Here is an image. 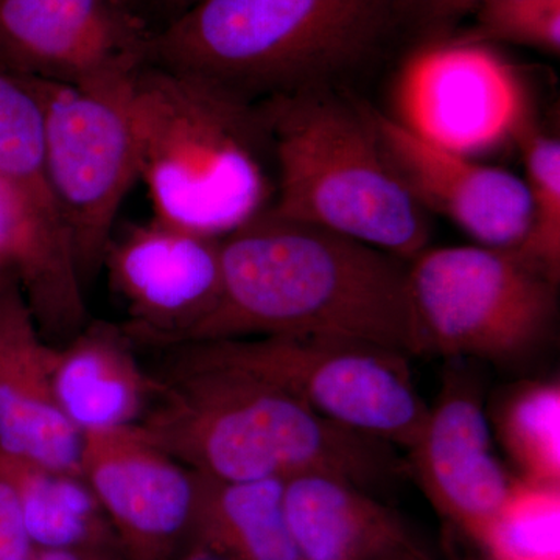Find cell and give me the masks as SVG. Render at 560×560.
I'll list each match as a JSON object with an SVG mask.
<instances>
[{
    "mask_svg": "<svg viewBox=\"0 0 560 560\" xmlns=\"http://www.w3.org/2000/svg\"><path fill=\"white\" fill-rule=\"evenodd\" d=\"M408 270L394 254L267 208L221 237L219 300L183 345L305 337L420 355Z\"/></svg>",
    "mask_w": 560,
    "mask_h": 560,
    "instance_id": "cell-1",
    "label": "cell"
},
{
    "mask_svg": "<svg viewBox=\"0 0 560 560\" xmlns=\"http://www.w3.org/2000/svg\"><path fill=\"white\" fill-rule=\"evenodd\" d=\"M175 361L160 381V404L136 427L190 470L234 482L326 474L366 490L399 474L393 445L342 429L242 372Z\"/></svg>",
    "mask_w": 560,
    "mask_h": 560,
    "instance_id": "cell-2",
    "label": "cell"
},
{
    "mask_svg": "<svg viewBox=\"0 0 560 560\" xmlns=\"http://www.w3.org/2000/svg\"><path fill=\"white\" fill-rule=\"evenodd\" d=\"M128 105L153 217L224 237L268 208L275 160L259 103L145 62L131 77Z\"/></svg>",
    "mask_w": 560,
    "mask_h": 560,
    "instance_id": "cell-3",
    "label": "cell"
},
{
    "mask_svg": "<svg viewBox=\"0 0 560 560\" xmlns=\"http://www.w3.org/2000/svg\"><path fill=\"white\" fill-rule=\"evenodd\" d=\"M407 0H201L151 35L147 62L254 103L330 90L378 49Z\"/></svg>",
    "mask_w": 560,
    "mask_h": 560,
    "instance_id": "cell-4",
    "label": "cell"
},
{
    "mask_svg": "<svg viewBox=\"0 0 560 560\" xmlns=\"http://www.w3.org/2000/svg\"><path fill=\"white\" fill-rule=\"evenodd\" d=\"M276 167L271 212L411 261L430 238L425 210L386 158L368 108L330 90L259 102Z\"/></svg>",
    "mask_w": 560,
    "mask_h": 560,
    "instance_id": "cell-5",
    "label": "cell"
},
{
    "mask_svg": "<svg viewBox=\"0 0 560 560\" xmlns=\"http://www.w3.org/2000/svg\"><path fill=\"white\" fill-rule=\"evenodd\" d=\"M408 290L420 355L510 363L550 334L558 282L515 249L448 246L410 261Z\"/></svg>",
    "mask_w": 560,
    "mask_h": 560,
    "instance_id": "cell-6",
    "label": "cell"
},
{
    "mask_svg": "<svg viewBox=\"0 0 560 560\" xmlns=\"http://www.w3.org/2000/svg\"><path fill=\"white\" fill-rule=\"evenodd\" d=\"M197 363L275 386L320 418L410 451L429 415L407 357L361 342L249 337L175 346Z\"/></svg>",
    "mask_w": 560,
    "mask_h": 560,
    "instance_id": "cell-7",
    "label": "cell"
},
{
    "mask_svg": "<svg viewBox=\"0 0 560 560\" xmlns=\"http://www.w3.org/2000/svg\"><path fill=\"white\" fill-rule=\"evenodd\" d=\"M131 77L91 86L35 79L44 106L47 184L84 287L102 270L121 202L139 180Z\"/></svg>",
    "mask_w": 560,
    "mask_h": 560,
    "instance_id": "cell-8",
    "label": "cell"
},
{
    "mask_svg": "<svg viewBox=\"0 0 560 560\" xmlns=\"http://www.w3.org/2000/svg\"><path fill=\"white\" fill-rule=\"evenodd\" d=\"M397 121L427 142L475 158L517 140L529 103L517 69L488 43L433 44L405 62Z\"/></svg>",
    "mask_w": 560,
    "mask_h": 560,
    "instance_id": "cell-9",
    "label": "cell"
},
{
    "mask_svg": "<svg viewBox=\"0 0 560 560\" xmlns=\"http://www.w3.org/2000/svg\"><path fill=\"white\" fill-rule=\"evenodd\" d=\"M80 471L127 560H172L189 547L198 474L138 427L83 433Z\"/></svg>",
    "mask_w": 560,
    "mask_h": 560,
    "instance_id": "cell-10",
    "label": "cell"
},
{
    "mask_svg": "<svg viewBox=\"0 0 560 560\" xmlns=\"http://www.w3.org/2000/svg\"><path fill=\"white\" fill-rule=\"evenodd\" d=\"M150 38L124 0H0V62L32 79H128L145 65Z\"/></svg>",
    "mask_w": 560,
    "mask_h": 560,
    "instance_id": "cell-11",
    "label": "cell"
},
{
    "mask_svg": "<svg viewBox=\"0 0 560 560\" xmlns=\"http://www.w3.org/2000/svg\"><path fill=\"white\" fill-rule=\"evenodd\" d=\"M103 265L140 340L183 345L220 296L221 237L156 217L110 238Z\"/></svg>",
    "mask_w": 560,
    "mask_h": 560,
    "instance_id": "cell-12",
    "label": "cell"
},
{
    "mask_svg": "<svg viewBox=\"0 0 560 560\" xmlns=\"http://www.w3.org/2000/svg\"><path fill=\"white\" fill-rule=\"evenodd\" d=\"M453 361L410 448V469L434 511L478 545L514 477L493 453L480 381Z\"/></svg>",
    "mask_w": 560,
    "mask_h": 560,
    "instance_id": "cell-13",
    "label": "cell"
},
{
    "mask_svg": "<svg viewBox=\"0 0 560 560\" xmlns=\"http://www.w3.org/2000/svg\"><path fill=\"white\" fill-rule=\"evenodd\" d=\"M383 151L423 210H434L478 245L517 249L530 228L525 179L427 142L394 117L368 109Z\"/></svg>",
    "mask_w": 560,
    "mask_h": 560,
    "instance_id": "cell-14",
    "label": "cell"
},
{
    "mask_svg": "<svg viewBox=\"0 0 560 560\" xmlns=\"http://www.w3.org/2000/svg\"><path fill=\"white\" fill-rule=\"evenodd\" d=\"M55 355L16 280L0 271V451L81 475L83 434L55 396Z\"/></svg>",
    "mask_w": 560,
    "mask_h": 560,
    "instance_id": "cell-15",
    "label": "cell"
},
{
    "mask_svg": "<svg viewBox=\"0 0 560 560\" xmlns=\"http://www.w3.org/2000/svg\"><path fill=\"white\" fill-rule=\"evenodd\" d=\"M0 271L16 280L51 345L88 324L84 283L68 226L54 201L0 176Z\"/></svg>",
    "mask_w": 560,
    "mask_h": 560,
    "instance_id": "cell-16",
    "label": "cell"
},
{
    "mask_svg": "<svg viewBox=\"0 0 560 560\" xmlns=\"http://www.w3.org/2000/svg\"><path fill=\"white\" fill-rule=\"evenodd\" d=\"M283 510L301 560H399L423 551L400 514L334 475L283 481Z\"/></svg>",
    "mask_w": 560,
    "mask_h": 560,
    "instance_id": "cell-17",
    "label": "cell"
},
{
    "mask_svg": "<svg viewBox=\"0 0 560 560\" xmlns=\"http://www.w3.org/2000/svg\"><path fill=\"white\" fill-rule=\"evenodd\" d=\"M54 389L61 411L83 434L138 425L160 394V381L142 370L128 335L97 323L57 346Z\"/></svg>",
    "mask_w": 560,
    "mask_h": 560,
    "instance_id": "cell-18",
    "label": "cell"
},
{
    "mask_svg": "<svg viewBox=\"0 0 560 560\" xmlns=\"http://www.w3.org/2000/svg\"><path fill=\"white\" fill-rule=\"evenodd\" d=\"M190 544L224 560H301L283 510V481H220L198 474Z\"/></svg>",
    "mask_w": 560,
    "mask_h": 560,
    "instance_id": "cell-19",
    "label": "cell"
},
{
    "mask_svg": "<svg viewBox=\"0 0 560 560\" xmlns=\"http://www.w3.org/2000/svg\"><path fill=\"white\" fill-rule=\"evenodd\" d=\"M0 478L16 493L36 550L119 548L105 512L81 475L0 451Z\"/></svg>",
    "mask_w": 560,
    "mask_h": 560,
    "instance_id": "cell-20",
    "label": "cell"
},
{
    "mask_svg": "<svg viewBox=\"0 0 560 560\" xmlns=\"http://www.w3.org/2000/svg\"><path fill=\"white\" fill-rule=\"evenodd\" d=\"M490 425L521 480L560 486V383L511 386L490 411Z\"/></svg>",
    "mask_w": 560,
    "mask_h": 560,
    "instance_id": "cell-21",
    "label": "cell"
},
{
    "mask_svg": "<svg viewBox=\"0 0 560 560\" xmlns=\"http://www.w3.org/2000/svg\"><path fill=\"white\" fill-rule=\"evenodd\" d=\"M478 547L482 560H560V486L514 477Z\"/></svg>",
    "mask_w": 560,
    "mask_h": 560,
    "instance_id": "cell-22",
    "label": "cell"
},
{
    "mask_svg": "<svg viewBox=\"0 0 560 560\" xmlns=\"http://www.w3.org/2000/svg\"><path fill=\"white\" fill-rule=\"evenodd\" d=\"M0 176L54 201L46 176L44 106L35 79L14 72L2 62Z\"/></svg>",
    "mask_w": 560,
    "mask_h": 560,
    "instance_id": "cell-23",
    "label": "cell"
},
{
    "mask_svg": "<svg viewBox=\"0 0 560 560\" xmlns=\"http://www.w3.org/2000/svg\"><path fill=\"white\" fill-rule=\"evenodd\" d=\"M526 172L530 228L517 253L559 283L560 276V143L526 125L517 140Z\"/></svg>",
    "mask_w": 560,
    "mask_h": 560,
    "instance_id": "cell-24",
    "label": "cell"
},
{
    "mask_svg": "<svg viewBox=\"0 0 560 560\" xmlns=\"http://www.w3.org/2000/svg\"><path fill=\"white\" fill-rule=\"evenodd\" d=\"M474 13L477 33L471 39L559 55L560 0H480Z\"/></svg>",
    "mask_w": 560,
    "mask_h": 560,
    "instance_id": "cell-25",
    "label": "cell"
},
{
    "mask_svg": "<svg viewBox=\"0 0 560 560\" xmlns=\"http://www.w3.org/2000/svg\"><path fill=\"white\" fill-rule=\"evenodd\" d=\"M35 551L16 493L0 478V560H32Z\"/></svg>",
    "mask_w": 560,
    "mask_h": 560,
    "instance_id": "cell-26",
    "label": "cell"
},
{
    "mask_svg": "<svg viewBox=\"0 0 560 560\" xmlns=\"http://www.w3.org/2000/svg\"><path fill=\"white\" fill-rule=\"evenodd\" d=\"M151 35L171 25L201 0H124Z\"/></svg>",
    "mask_w": 560,
    "mask_h": 560,
    "instance_id": "cell-27",
    "label": "cell"
},
{
    "mask_svg": "<svg viewBox=\"0 0 560 560\" xmlns=\"http://www.w3.org/2000/svg\"><path fill=\"white\" fill-rule=\"evenodd\" d=\"M32 560H127L119 548L75 547L36 550Z\"/></svg>",
    "mask_w": 560,
    "mask_h": 560,
    "instance_id": "cell-28",
    "label": "cell"
},
{
    "mask_svg": "<svg viewBox=\"0 0 560 560\" xmlns=\"http://www.w3.org/2000/svg\"><path fill=\"white\" fill-rule=\"evenodd\" d=\"M430 11L440 20H453L471 13L480 0H427Z\"/></svg>",
    "mask_w": 560,
    "mask_h": 560,
    "instance_id": "cell-29",
    "label": "cell"
},
{
    "mask_svg": "<svg viewBox=\"0 0 560 560\" xmlns=\"http://www.w3.org/2000/svg\"><path fill=\"white\" fill-rule=\"evenodd\" d=\"M172 560H224L221 559L220 556H217L215 552L206 550L205 547H200V545L190 544L186 550L179 552L175 559Z\"/></svg>",
    "mask_w": 560,
    "mask_h": 560,
    "instance_id": "cell-30",
    "label": "cell"
},
{
    "mask_svg": "<svg viewBox=\"0 0 560 560\" xmlns=\"http://www.w3.org/2000/svg\"><path fill=\"white\" fill-rule=\"evenodd\" d=\"M399 560H430V558L425 555V551H422L416 552V555L407 556V558H401Z\"/></svg>",
    "mask_w": 560,
    "mask_h": 560,
    "instance_id": "cell-31",
    "label": "cell"
}]
</instances>
